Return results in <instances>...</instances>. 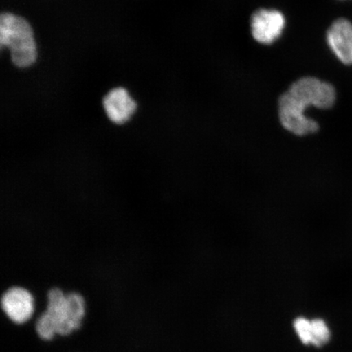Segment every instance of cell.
Segmentation results:
<instances>
[{
    "mask_svg": "<svg viewBox=\"0 0 352 352\" xmlns=\"http://www.w3.org/2000/svg\"><path fill=\"white\" fill-rule=\"evenodd\" d=\"M44 311L54 321L57 336L67 337L81 329L86 318L87 302L80 293L52 287L47 293Z\"/></svg>",
    "mask_w": 352,
    "mask_h": 352,
    "instance_id": "1",
    "label": "cell"
},
{
    "mask_svg": "<svg viewBox=\"0 0 352 352\" xmlns=\"http://www.w3.org/2000/svg\"><path fill=\"white\" fill-rule=\"evenodd\" d=\"M0 45L8 47L12 63L19 67L32 65L37 57L33 30L28 21L10 12L0 16Z\"/></svg>",
    "mask_w": 352,
    "mask_h": 352,
    "instance_id": "2",
    "label": "cell"
},
{
    "mask_svg": "<svg viewBox=\"0 0 352 352\" xmlns=\"http://www.w3.org/2000/svg\"><path fill=\"white\" fill-rule=\"evenodd\" d=\"M287 94L302 108H332L336 104V88L328 82L315 77H303L292 83Z\"/></svg>",
    "mask_w": 352,
    "mask_h": 352,
    "instance_id": "3",
    "label": "cell"
},
{
    "mask_svg": "<svg viewBox=\"0 0 352 352\" xmlns=\"http://www.w3.org/2000/svg\"><path fill=\"white\" fill-rule=\"evenodd\" d=\"M0 310L12 323L25 324L34 318L36 302L28 289L13 285L0 296Z\"/></svg>",
    "mask_w": 352,
    "mask_h": 352,
    "instance_id": "4",
    "label": "cell"
},
{
    "mask_svg": "<svg viewBox=\"0 0 352 352\" xmlns=\"http://www.w3.org/2000/svg\"><path fill=\"white\" fill-rule=\"evenodd\" d=\"M306 109L299 105L287 92L280 96L278 102L281 126L297 136H306L319 131L318 122L306 116Z\"/></svg>",
    "mask_w": 352,
    "mask_h": 352,
    "instance_id": "5",
    "label": "cell"
},
{
    "mask_svg": "<svg viewBox=\"0 0 352 352\" xmlns=\"http://www.w3.org/2000/svg\"><path fill=\"white\" fill-rule=\"evenodd\" d=\"M285 24L283 12L270 8H261L253 13L250 19V30L255 41L270 45L280 38Z\"/></svg>",
    "mask_w": 352,
    "mask_h": 352,
    "instance_id": "6",
    "label": "cell"
},
{
    "mask_svg": "<svg viewBox=\"0 0 352 352\" xmlns=\"http://www.w3.org/2000/svg\"><path fill=\"white\" fill-rule=\"evenodd\" d=\"M327 41L330 50L342 64L352 65V23L349 20L334 21L327 30Z\"/></svg>",
    "mask_w": 352,
    "mask_h": 352,
    "instance_id": "7",
    "label": "cell"
},
{
    "mask_svg": "<svg viewBox=\"0 0 352 352\" xmlns=\"http://www.w3.org/2000/svg\"><path fill=\"white\" fill-rule=\"evenodd\" d=\"M103 104L109 120L118 125L129 121L136 109L135 101L122 87L110 91L104 96Z\"/></svg>",
    "mask_w": 352,
    "mask_h": 352,
    "instance_id": "8",
    "label": "cell"
},
{
    "mask_svg": "<svg viewBox=\"0 0 352 352\" xmlns=\"http://www.w3.org/2000/svg\"><path fill=\"white\" fill-rule=\"evenodd\" d=\"M299 340L303 344L321 346L329 342L330 331L327 323L321 319L308 320L298 318L294 322Z\"/></svg>",
    "mask_w": 352,
    "mask_h": 352,
    "instance_id": "9",
    "label": "cell"
}]
</instances>
